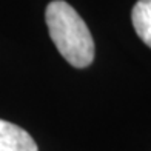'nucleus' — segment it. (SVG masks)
<instances>
[{
	"label": "nucleus",
	"instance_id": "1",
	"mask_svg": "<svg viewBox=\"0 0 151 151\" xmlns=\"http://www.w3.org/2000/svg\"><path fill=\"white\" fill-rule=\"evenodd\" d=\"M45 20L50 37L62 57L74 68H86L94 60V40L77 11L63 0L46 6Z\"/></svg>",
	"mask_w": 151,
	"mask_h": 151
},
{
	"label": "nucleus",
	"instance_id": "3",
	"mask_svg": "<svg viewBox=\"0 0 151 151\" xmlns=\"http://www.w3.org/2000/svg\"><path fill=\"white\" fill-rule=\"evenodd\" d=\"M131 20L136 34L151 48V0H139L134 5Z\"/></svg>",
	"mask_w": 151,
	"mask_h": 151
},
{
	"label": "nucleus",
	"instance_id": "2",
	"mask_svg": "<svg viewBox=\"0 0 151 151\" xmlns=\"http://www.w3.org/2000/svg\"><path fill=\"white\" fill-rule=\"evenodd\" d=\"M0 151H39V148L23 128L0 119Z\"/></svg>",
	"mask_w": 151,
	"mask_h": 151
}]
</instances>
